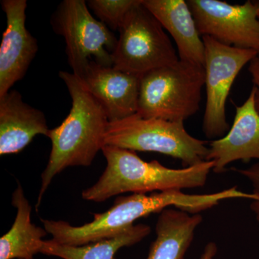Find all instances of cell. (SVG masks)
Returning a JSON list of instances; mask_svg holds the SVG:
<instances>
[{"mask_svg": "<svg viewBox=\"0 0 259 259\" xmlns=\"http://www.w3.org/2000/svg\"><path fill=\"white\" fill-rule=\"evenodd\" d=\"M248 71L251 76L253 88H255V105L259 114V56L255 57L249 64Z\"/></svg>", "mask_w": 259, "mask_h": 259, "instance_id": "cell-20", "label": "cell"}, {"mask_svg": "<svg viewBox=\"0 0 259 259\" xmlns=\"http://www.w3.org/2000/svg\"><path fill=\"white\" fill-rule=\"evenodd\" d=\"M204 46L205 109L202 130L209 139L220 138L229 127L226 102L237 76L258 56L255 51L225 45L209 36H202Z\"/></svg>", "mask_w": 259, "mask_h": 259, "instance_id": "cell-8", "label": "cell"}, {"mask_svg": "<svg viewBox=\"0 0 259 259\" xmlns=\"http://www.w3.org/2000/svg\"><path fill=\"white\" fill-rule=\"evenodd\" d=\"M142 3L173 37L180 60L204 68L203 40L187 2L142 0Z\"/></svg>", "mask_w": 259, "mask_h": 259, "instance_id": "cell-14", "label": "cell"}, {"mask_svg": "<svg viewBox=\"0 0 259 259\" xmlns=\"http://www.w3.org/2000/svg\"><path fill=\"white\" fill-rule=\"evenodd\" d=\"M12 203L17 208L16 217L10 231L0 238V259H32L40 253L42 238L48 232L31 222L32 207L20 185L13 194Z\"/></svg>", "mask_w": 259, "mask_h": 259, "instance_id": "cell-16", "label": "cell"}, {"mask_svg": "<svg viewBox=\"0 0 259 259\" xmlns=\"http://www.w3.org/2000/svg\"><path fill=\"white\" fill-rule=\"evenodd\" d=\"M255 95L253 87L244 103L236 106L234 120L228 134L209 144L207 161H214V173H223L234 161L259 160V114Z\"/></svg>", "mask_w": 259, "mask_h": 259, "instance_id": "cell-12", "label": "cell"}, {"mask_svg": "<svg viewBox=\"0 0 259 259\" xmlns=\"http://www.w3.org/2000/svg\"><path fill=\"white\" fill-rule=\"evenodd\" d=\"M202 216L182 209L167 208L158 216L156 238L146 259H185Z\"/></svg>", "mask_w": 259, "mask_h": 259, "instance_id": "cell-15", "label": "cell"}, {"mask_svg": "<svg viewBox=\"0 0 259 259\" xmlns=\"http://www.w3.org/2000/svg\"><path fill=\"white\" fill-rule=\"evenodd\" d=\"M224 191L215 193L190 194L182 190L147 194H133L116 199L113 206L103 213L94 214L92 222L73 226L63 221L42 220L44 228L52 240L60 244L81 246L119 236L134 226L140 218L174 206L191 214H199L226 200Z\"/></svg>", "mask_w": 259, "mask_h": 259, "instance_id": "cell-1", "label": "cell"}, {"mask_svg": "<svg viewBox=\"0 0 259 259\" xmlns=\"http://www.w3.org/2000/svg\"><path fill=\"white\" fill-rule=\"evenodd\" d=\"M217 253V244L214 242H209L204 247L203 253L199 259H214Z\"/></svg>", "mask_w": 259, "mask_h": 259, "instance_id": "cell-21", "label": "cell"}, {"mask_svg": "<svg viewBox=\"0 0 259 259\" xmlns=\"http://www.w3.org/2000/svg\"><path fill=\"white\" fill-rule=\"evenodd\" d=\"M249 181L253 187V192L257 197L255 200L251 201L250 207L254 214L255 219L259 223V163H255L253 166L245 169H235Z\"/></svg>", "mask_w": 259, "mask_h": 259, "instance_id": "cell-19", "label": "cell"}, {"mask_svg": "<svg viewBox=\"0 0 259 259\" xmlns=\"http://www.w3.org/2000/svg\"><path fill=\"white\" fill-rule=\"evenodd\" d=\"M134 151L161 153L190 167L207 161V141L196 139L186 130L183 122L144 118L136 115L109 122L105 146Z\"/></svg>", "mask_w": 259, "mask_h": 259, "instance_id": "cell-5", "label": "cell"}, {"mask_svg": "<svg viewBox=\"0 0 259 259\" xmlns=\"http://www.w3.org/2000/svg\"><path fill=\"white\" fill-rule=\"evenodd\" d=\"M151 231L147 225H134L119 236L81 246L60 244L51 239L44 241L40 253L63 259H115L121 248L139 243Z\"/></svg>", "mask_w": 259, "mask_h": 259, "instance_id": "cell-17", "label": "cell"}, {"mask_svg": "<svg viewBox=\"0 0 259 259\" xmlns=\"http://www.w3.org/2000/svg\"><path fill=\"white\" fill-rule=\"evenodd\" d=\"M141 76L91 61L79 78L115 122L137 114Z\"/></svg>", "mask_w": 259, "mask_h": 259, "instance_id": "cell-11", "label": "cell"}, {"mask_svg": "<svg viewBox=\"0 0 259 259\" xmlns=\"http://www.w3.org/2000/svg\"><path fill=\"white\" fill-rule=\"evenodd\" d=\"M7 28L0 47V97L23 79L36 55L37 41L25 26L26 0H3Z\"/></svg>", "mask_w": 259, "mask_h": 259, "instance_id": "cell-10", "label": "cell"}, {"mask_svg": "<svg viewBox=\"0 0 259 259\" xmlns=\"http://www.w3.org/2000/svg\"><path fill=\"white\" fill-rule=\"evenodd\" d=\"M54 32L66 41V52L73 74L81 77L91 61L113 66L112 54L117 39L110 29L94 18L83 0H64L51 18Z\"/></svg>", "mask_w": 259, "mask_h": 259, "instance_id": "cell-7", "label": "cell"}, {"mask_svg": "<svg viewBox=\"0 0 259 259\" xmlns=\"http://www.w3.org/2000/svg\"><path fill=\"white\" fill-rule=\"evenodd\" d=\"M258 18H259V11H258Z\"/></svg>", "mask_w": 259, "mask_h": 259, "instance_id": "cell-22", "label": "cell"}, {"mask_svg": "<svg viewBox=\"0 0 259 259\" xmlns=\"http://www.w3.org/2000/svg\"><path fill=\"white\" fill-rule=\"evenodd\" d=\"M197 28L225 45L250 49L259 56V1L232 5L221 0H187Z\"/></svg>", "mask_w": 259, "mask_h": 259, "instance_id": "cell-9", "label": "cell"}, {"mask_svg": "<svg viewBox=\"0 0 259 259\" xmlns=\"http://www.w3.org/2000/svg\"><path fill=\"white\" fill-rule=\"evenodd\" d=\"M107 166L97 183L82 192L83 199L101 202L118 194H147L194 189L205 185L213 161L182 168H170L157 161H144L136 151L104 146Z\"/></svg>", "mask_w": 259, "mask_h": 259, "instance_id": "cell-3", "label": "cell"}, {"mask_svg": "<svg viewBox=\"0 0 259 259\" xmlns=\"http://www.w3.org/2000/svg\"><path fill=\"white\" fill-rule=\"evenodd\" d=\"M72 100L71 110L62 123L49 131L52 142L49 162L41 175L36 210L53 179L70 166H89L105 146L110 121L96 98L73 73L60 71Z\"/></svg>", "mask_w": 259, "mask_h": 259, "instance_id": "cell-2", "label": "cell"}, {"mask_svg": "<svg viewBox=\"0 0 259 259\" xmlns=\"http://www.w3.org/2000/svg\"><path fill=\"white\" fill-rule=\"evenodd\" d=\"M113 54L115 69L140 75L180 60L164 29L138 0L126 15Z\"/></svg>", "mask_w": 259, "mask_h": 259, "instance_id": "cell-6", "label": "cell"}, {"mask_svg": "<svg viewBox=\"0 0 259 259\" xmlns=\"http://www.w3.org/2000/svg\"><path fill=\"white\" fill-rule=\"evenodd\" d=\"M138 0H90L88 5L106 26L120 29L126 15Z\"/></svg>", "mask_w": 259, "mask_h": 259, "instance_id": "cell-18", "label": "cell"}, {"mask_svg": "<svg viewBox=\"0 0 259 259\" xmlns=\"http://www.w3.org/2000/svg\"><path fill=\"white\" fill-rule=\"evenodd\" d=\"M44 112L23 102L16 90L0 97V155L13 154L26 147L35 136H48Z\"/></svg>", "mask_w": 259, "mask_h": 259, "instance_id": "cell-13", "label": "cell"}, {"mask_svg": "<svg viewBox=\"0 0 259 259\" xmlns=\"http://www.w3.org/2000/svg\"><path fill=\"white\" fill-rule=\"evenodd\" d=\"M203 67L179 60L141 75L137 114L144 118L185 122L198 112Z\"/></svg>", "mask_w": 259, "mask_h": 259, "instance_id": "cell-4", "label": "cell"}]
</instances>
